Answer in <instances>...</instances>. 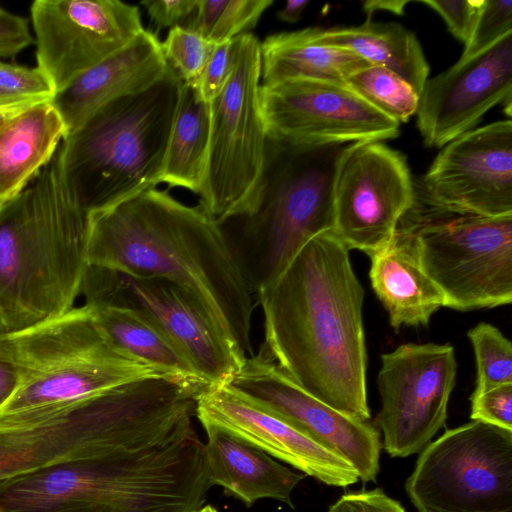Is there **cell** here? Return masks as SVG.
<instances>
[{"label":"cell","instance_id":"cell-1","mask_svg":"<svg viewBox=\"0 0 512 512\" xmlns=\"http://www.w3.org/2000/svg\"><path fill=\"white\" fill-rule=\"evenodd\" d=\"M256 297L264 317L261 353L315 398L369 420L364 289L333 231L307 242Z\"/></svg>","mask_w":512,"mask_h":512},{"label":"cell","instance_id":"cell-2","mask_svg":"<svg viewBox=\"0 0 512 512\" xmlns=\"http://www.w3.org/2000/svg\"><path fill=\"white\" fill-rule=\"evenodd\" d=\"M87 261L180 287L244 359L254 355L253 293L219 223L200 204L186 205L155 187L88 213Z\"/></svg>","mask_w":512,"mask_h":512},{"label":"cell","instance_id":"cell-3","mask_svg":"<svg viewBox=\"0 0 512 512\" xmlns=\"http://www.w3.org/2000/svg\"><path fill=\"white\" fill-rule=\"evenodd\" d=\"M87 214L71 196L57 152L0 208V332L58 317L82 291Z\"/></svg>","mask_w":512,"mask_h":512},{"label":"cell","instance_id":"cell-4","mask_svg":"<svg viewBox=\"0 0 512 512\" xmlns=\"http://www.w3.org/2000/svg\"><path fill=\"white\" fill-rule=\"evenodd\" d=\"M192 430L168 444L55 463L19 477L17 512H194L210 488Z\"/></svg>","mask_w":512,"mask_h":512},{"label":"cell","instance_id":"cell-5","mask_svg":"<svg viewBox=\"0 0 512 512\" xmlns=\"http://www.w3.org/2000/svg\"><path fill=\"white\" fill-rule=\"evenodd\" d=\"M0 359L19 380L0 409V432L37 427L131 381L168 377L116 347L86 303L30 328L0 332Z\"/></svg>","mask_w":512,"mask_h":512},{"label":"cell","instance_id":"cell-6","mask_svg":"<svg viewBox=\"0 0 512 512\" xmlns=\"http://www.w3.org/2000/svg\"><path fill=\"white\" fill-rule=\"evenodd\" d=\"M346 144L268 138L254 209L220 227L253 293L272 284L315 236L334 228V183Z\"/></svg>","mask_w":512,"mask_h":512},{"label":"cell","instance_id":"cell-7","mask_svg":"<svg viewBox=\"0 0 512 512\" xmlns=\"http://www.w3.org/2000/svg\"><path fill=\"white\" fill-rule=\"evenodd\" d=\"M182 84L169 66L159 81L102 106L62 141L60 170L86 214L162 182Z\"/></svg>","mask_w":512,"mask_h":512},{"label":"cell","instance_id":"cell-8","mask_svg":"<svg viewBox=\"0 0 512 512\" xmlns=\"http://www.w3.org/2000/svg\"><path fill=\"white\" fill-rule=\"evenodd\" d=\"M168 427L156 387L131 381L37 427L0 432V481L64 461L154 448Z\"/></svg>","mask_w":512,"mask_h":512},{"label":"cell","instance_id":"cell-9","mask_svg":"<svg viewBox=\"0 0 512 512\" xmlns=\"http://www.w3.org/2000/svg\"><path fill=\"white\" fill-rule=\"evenodd\" d=\"M233 42L231 76L210 103L207 174L199 195V204L219 224L254 209L268 140L259 99L260 42L248 32Z\"/></svg>","mask_w":512,"mask_h":512},{"label":"cell","instance_id":"cell-10","mask_svg":"<svg viewBox=\"0 0 512 512\" xmlns=\"http://www.w3.org/2000/svg\"><path fill=\"white\" fill-rule=\"evenodd\" d=\"M405 489L417 512H512V431L475 420L446 430Z\"/></svg>","mask_w":512,"mask_h":512},{"label":"cell","instance_id":"cell-11","mask_svg":"<svg viewBox=\"0 0 512 512\" xmlns=\"http://www.w3.org/2000/svg\"><path fill=\"white\" fill-rule=\"evenodd\" d=\"M410 226L422 268L459 311L512 301V215H454Z\"/></svg>","mask_w":512,"mask_h":512},{"label":"cell","instance_id":"cell-12","mask_svg":"<svg viewBox=\"0 0 512 512\" xmlns=\"http://www.w3.org/2000/svg\"><path fill=\"white\" fill-rule=\"evenodd\" d=\"M81 294L86 304L122 307L147 318L211 387L227 383L245 361L207 310L169 281L88 266Z\"/></svg>","mask_w":512,"mask_h":512},{"label":"cell","instance_id":"cell-13","mask_svg":"<svg viewBox=\"0 0 512 512\" xmlns=\"http://www.w3.org/2000/svg\"><path fill=\"white\" fill-rule=\"evenodd\" d=\"M375 423L391 457L420 452L445 425L457 361L450 344L400 345L381 356Z\"/></svg>","mask_w":512,"mask_h":512},{"label":"cell","instance_id":"cell-14","mask_svg":"<svg viewBox=\"0 0 512 512\" xmlns=\"http://www.w3.org/2000/svg\"><path fill=\"white\" fill-rule=\"evenodd\" d=\"M405 157L380 141L347 145L334 183L333 233L371 256L395 234L415 203Z\"/></svg>","mask_w":512,"mask_h":512},{"label":"cell","instance_id":"cell-15","mask_svg":"<svg viewBox=\"0 0 512 512\" xmlns=\"http://www.w3.org/2000/svg\"><path fill=\"white\" fill-rule=\"evenodd\" d=\"M259 99L271 140L294 145L352 144L399 135L397 121L346 84L313 80L261 84Z\"/></svg>","mask_w":512,"mask_h":512},{"label":"cell","instance_id":"cell-16","mask_svg":"<svg viewBox=\"0 0 512 512\" xmlns=\"http://www.w3.org/2000/svg\"><path fill=\"white\" fill-rule=\"evenodd\" d=\"M30 15L37 67L56 93L144 30L138 6L119 0H36Z\"/></svg>","mask_w":512,"mask_h":512},{"label":"cell","instance_id":"cell-17","mask_svg":"<svg viewBox=\"0 0 512 512\" xmlns=\"http://www.w3.org/2000/svg\"><path fill=\"white\" fill-rule=\"evenodd\" d=\"M436 212L499 217L512 215V122L472 129L449 142L422 182Z\"/></svg>","mask_w":512,"mask_h":512},{"label":"cell","instance_id":"cell-18","mask_svg":"<svg viewBox=\"0 0 512 512\" xmlns=\"http://www.w3.org/2000/svg\"><path fill=\"white\" fill-rule=\"evenodd\" d=\"M226 384L348 461L362 482L376 480L382 443L378 429L369 420L340 412L315 398L261 352L246 358Z\"/></svg>","mask_w":512,"mask_h":512},{"label":"cell","instance_id":"cell-19","mask_svg":"<svg viewBox=\"0 0 512 512\" xmlns=\"http://www.w3.org/2000/svg\"><path fill=\"white\" fill-rule=\"evenodd\" d=\"M500 103L510 117L512 33L427 79L419 94L417 127L427 147L440 148L474 129Z\"/></svg>","mask_w":512,"mask_h":512},{"label":"cell","instance_id":"cell-20","mask_svg":"<svg viewBox=\"0 0 512 512\" xmlns=\"http://www.w3.org/2000/svg\"><path fill=\"white\" fill-rule=\"evenodd\" d=\"M196 417L201 424L217 426L324 484L347 487L359 480L348 461L226 383L198 397Z\"/></svg>","mask_w":512,"mask_h":512},{"label":"cell","instance_id":"cell-21","mask_svg":"<svg viewBox=\"0 0 512 512\" xmlns=\"http://www.w3.org/2000/svg\"><path fill=\"white\" fill-rule=\"evenodd\" d=\"M168 68L158 37L144 29L125 47L55 94L52 103L66 126L67 136L107 103L159 81Z\"/></svg>","mask_w":512,"mask_h":512},{"label":"cell","instance_id":"cell-22","mask_svg":"<svg viewBox=\"0 0 512 512\" xmlns=\"http://www.w3.org/2000/svg\"><path fill=\"white\" fill-rule=\"evenodd\" d=\"M369 257L372 288L395 331L402 326H426L446 306L444 294L422 268L408 226H398L391 240Z\"/></svg>","mask_w":512,"mask_h":512},{"label":"cell","instance_id":"cell-23","mask_svg":"<svg viewBox=\"0 0 512 512\" xmlns=\"http://www.w3.org/2000/svg\"><path fill=\"white\" fill-rule=\"evenodd\" d=\"M207 434L205 455L210 486L247 507L270 498L294 507L291 494L306 475L293 472L259 448L211 424H202Z\"/></svg>","mask_w":512,"mask_h":512},{"label":"cell","instance_id":"cell-24","mask_svg":"<svg viewBox=\"0 0 512 512\" xmlns=\"http://www.w3.org/2000/svg\"><path fill=\"white\" fill-rule=\"evenodd\" d=\"M66 136L52 100L22 110L0 128V207L33 181Z\"/></svg>","mask_w":512,"mask_h":512},{"label":"cell","instance_id":"cell-25","mask_svg":"<svg viewBox=\"0 0 512 512\" xmlns=\"http://www.w3.org/2000/svg\"><path fill=\"white\" fill-rule=\"evenodd\" d=\"M320 30L308 27L267 36L260 43L262 85L291 80L345 84L350 75L371 65L350 50L317 43Z\"/></svg>","mask_w":512,"mask_h":512},{"label":"cell","instance_id":"cell-26","mask_svg":"<svg viewBox=\"0 0 512 512\" xmlns=\"http://www.w3.org/2000/svg\"><path fill=\"white\" fill-rule=\"evenodd\" d=\"M97 325L121 351L184 384L197 399L211 386L181 350L138 312L109 305H91Z\"/></svg>","mask_w":512,"mask_h":512},{"label":"cell","instance_id":"cell-27","mask_svg":"<svg viewBox=\"0 0 512 512\" xmlns=\"http://www.w3.org/2000/svg\"><path fill=\"white\" fill-rule=\"evenodd\" d=\"M316 42L350 50L396 73L418 94L428 79L429 65L417 37L398 23L367 20L359 26L321 29Z\"/></svg>","mask_w":512,"mask_h":512},{"label":"cell","instance_id":"cell-28","mask_svg":"<svg viewBox=\"0 0 512 512\" xmlns=\"http://www.w3.org/2000/svg\"><path fill=\"white\" fill-rule=\"evenodd\" d=\"M210 103L194 84L183 82L164 160L162 182L200 195L206 181Z\"/></svg>","mask_w":512,"mask_h":512},{"label":"cell","instance_id":"cell-29","mask_svg":"<svg viewBox=\"0 0 512 512\" xmlns=\"http://www.w3.org/2000/svg\"><path fill=\"white\" fill-rule=\"evenodd\" d=\"M272 4L273 0H197L185 27L220 44L254 28Z\"/></svg>","mask_w":512,"mask_h":512},{"label":"cell","instance_id":"cell-30","mask_svg":"<svg viewBox=\"0 0 512 512\" xmlns=\"http://www.w3.org/2000/svg\"><path fill=\"white\" fill-rule=\"evenodd\" d=\"M345 84L372 107L401 122L416 114L419 94L402 77L377 65H370L350 75Z\"/></svg>","mask_w":512,"mask_h":512},{"label":"cell","instance_id":"cell-31","mask_svg":"<svg viewBox=\"0 0 512 512\" xmlns=\"http://www.w3.org/2000/svg\"><path fill=\"white\" fill-rule=\"evenodd\" d=\"M467 336L476 359L474 392L512 384V345L492 324L481 322L470 329Z\"/></svg>","mask_w":512,"mask_h":512},{"label":"cell","instance_id":"cell-32","mask_svg":"<svg viewBox=\"0 0 512 512\" xmlns=\"http://www.w3.org/2000/svg\"><path fill=\"white\" fill-rule=\"evenodd\" d=\"M215 45L197 32L181 25L170 28L165 41L161 43L168 65L183 82H193L197 79Z\"/></svg>","mask_w":512,"mask_h":512},{"label":"cell","instance_id":"cell-33","mask_svg":"<svg viewBox=\"0 0 512 512\" xmlns=\"http://www.w3.org/2000/svg\"><path fill=\"white\" fill-rule=\"evenodd\" d=\"M512 33V1L482 0L474 29L459 60L471 58Z\"/></svg>","mask_w":512,"mask_h":512},{"label":"cell","instance_id":"cell-34","mask_svg":"<svg viewBox=\"0 0 512 512\" xmlns=\"http://www.w3.org/2000/svg\"><path fill=\"white\" fill-rule=\"evenodd\" d=\"M0 91L18 98L52 100L55 89L37 66L30 68L0 61Z\"/></svg>","mask_w":512,"mask_h":512},{"label":"cell","instance_id":"cell-35","mask_svg":"<svg viewBox=\"0 0 512 512\" xmlns=\"http://www.w3.org/2000/svg\"><path fill=\"white\" fill-rule=\"evenodd\" d=\"M470 418L512 431V384L473 392Z\"/></svg>","mask_w":512,"mask_h":512},{"label":"cell","instance_id":"cell-36","mask_svg":"<svg viewBox=\"0 0 512 512\" xmlns=\"http://www.w3.org/2000/svg\"><path fill=\"white\" fill-rule=\"evenodd\" d=\"M233 40L216 44L202 72L192 83L200 97L211 103L227 84L233 69Z\"/></svg>","mask_w":512,"mask_h":512},{"label":"cell","instance_id":"cell-37","mask_svg":"<svg viewBox=\"0 0 512 512\" xmlns=\"http://www.w3.org/2000/svg\"><path fill=\"white\" fill-rule=\"evenodd\" d=\"M482 0H423L421 3L435 10L445 21L449 32L468 44Z\"/></svg>","mask_w":512,"mask_h":512},{"label":"cell","instance_id":"cell-38","mask_svg":"<svg viewBox=\"0 0 512 512\" xmlns=\"http://www.w3.org/2000/svg\"><path fill=\"white\" fill-rule=\"evenodd\" d=\"M327 512H406L403 506L380 489L342 495Z\"/></svg>","mask_w":512,"mask_h":512},{"label":"cell","instance_id":"cell-39","mask_svg":"<svg viewBox=\"0 0 512 512\" xmlns=\"http://www.w3.org/2000/svg\"><path fill=\"white\" fill-rule=\"evenodd\" d=\"M32 43L27 19L0 6V57L13 58Z\"/></svg>","mask_w":512,"mask_h":512},{"label":"cell","instance_id":"cell-40","mask_svg":"<svg viewBox=\"0 0 512 512\" xmlns=\"http://www.w3.org/2000/svg\"><path fill=\"white\" fill-rule=\"evenodd\" d=\"M158 28L174 27L193 14L197 0H145L140 3Z\"/></svg>","mask_w":512,"mask_h":512},{"label":"cell","instance_id":"cell-41","mask_svg":"<svg viewBox=\"0 0 512 512\" xmlns=\"http://www.w3.org/2000/svg\"><path fill=\"white\" fill-rule=\"evenodd\" d=\"M18 381V374L13 365L0 359V409L13 396Z\"/></svg>","mask_w":512,"mask_h":512},{"label":"cell","instance_id":"cell-42","mask_svg":"<svg viewBox=\"0 0 512 512\" xmlns=\"http://www.w3.org/2000/svg\"><path fill=\"white\" fill-rule=\"evenodd\" d=\"M409 0H366L362 2V9L370 20L375 11H388L397 15L404 14L405 6Z\"/></svg>","mask_w":512,"mask_h":512},{"label":"cell","instance_id":"cell-43","mask_svg":"<svg viewBox=\"0 0 512 512\" xmlns=\"http://www.w3.org/2000/svg\"><path fill=\"white\" fill-rule=\"evenodd\" d=\"M309 2V0H289L286 2L285 6L277 12L276 16L283 22L296 23L301 19Z\"/></svg>","mask_w":512,"mask_h":512},{"label":"cell","instance_id":"cell-44","mask_svg":"<svg viewBox=\"0 0 512 512\" xmlns=\"http://www.w3.org/2000/svg\"><path fill=\"white\" fill-rule=\"evenodd\" d=\"M42 101H25L11 105L0 106V128L15 114Z\"/></svg>","mask_w":512,"mask_h":512},{"label":"cell","instance_id":"cell-45","mask_svg":"<svg viewBox=\"0 0 512 512\" xmlns=\"http://www.w3.org/2000/svg\"><path fill=\"white\" fill-rule=\"evenodd\" d=\"M25 101H46V100H38V99H28V98H18L7 95L0 91V106L11 105L19 102Z\"/></svg>","mask_w":512,"mask_h":512},{"label":"cell","instance_id":"cell-46","mask_svg":"<svg viewBox=\"0 0 512 512\" xmlns=\"http://www.w3.org/2000/svg\"><path fill=\"white\" fill-rule=\"evenodd\" d=\"M194 512H218V511L211 505H205V506L203 505L202 507H200L199 509H197Z\"/></svg>","mask_w":512,"mask_h":512},{"label":"cell","instance_id":"cell-47","mask_svg":"<svg viewBox=\"0 0 512 512\" xmlns=\"http://www.w3.org/2000/svg\"><path fill=\"white\" fill-rule=\"evenodd\" d=\"M1 207H2V206H1ZM1 207H0V208H1Z\"/></svg>","mask_w":512,"mask_h":512}]
</instances>
